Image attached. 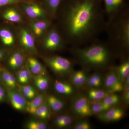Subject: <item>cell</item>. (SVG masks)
<instances>
[{
  "instance_id": "6da1fadb",
  "label": "cell",
  "mask_w": 129,
  "mask_h": 129,
  "mask_svg": "<svg viewBox=\"0 0 129 129\" xmlns=\"http://www.w3.org/2000/svg\"><path fill=\"white\" fill-rule=\"evenodd\" d=\"M56 18V25L72 47L98 39L107 22L102 0H63Z\"/></svg>"
},
{
  "instance_id": "7a4b0ae2",
  "label": "cell",
  "mask_w": 129,
  "mask_h": 129,
  "mask_svg": "<svg viewBox=\"0 0 129 129\" xmlns=\"http://www.w3.org/2000/svg\"><path fill=\"white\" fill-rule=\"evenodd\" d=\"M84 47H72L71 52L75 59L86 67L101 68L111 62L114 51L107 41L98 39Z\"/></svg>"
},
{
  "instance_id": "3957f363",
  "label": "cell",
  "mask_w": 129,
  "mask_h": 129,
  "mask_svg": "<svg viewBox=\"0 0 129 129\" xmlns=\"http://www.w3.org/2000/svg\"><path fill=\"white\" fill-rule=\"evenodd\" d=\"M104 32L107 41L114 51L128 52L129 48V6L114 16L107 20Z\"/></svg>"
},
{
  "instance_id": "277c9868",
  "label": "cell",
  "mask_w": 129,
  "mask_h": 129,
  "mask_svg": "<svg viewBox=\"0 0 129 129\" xmlns=\"http://www.w3.org/2000/svg\"><path fill=\"white\" fill-rule=\"evenodd\" d=\"M42 39V47L48 51L54 52L62 50L67 44L56 24H52Z\"/></svg>"
},
{
  "instance_id": "5b68a950",
  "label": "cell",
  "mask_w": 129,
  "mask_h": 129,
  "mask_svg": "<svg viewBox=\"0 0 129 129\" xmlns=\"http://www.w3.org/2000/svg\"><path fill=\"white\" fill-rule=\"evenodd\" d=\"M22 12L31 20H50L52 21L40 2L24 0L18 4Z\"/></svg>"
},
{
  "instance_id": "8992f818",
  "label": "cell",
  "mask_w": 129,
  "mask_h": 129,
  "mask_svg": "<svg viewBox=\"0 0 129 129\" xmlns=\"http://www.w3.org/2000/svg\"><path fill=\"white\" fill-rule=\"evenodd\" d=\"M48 67L53 72L60 74H65L72 72L73 63L68 58L58 55H52L44 58Z\"/></svg>"
},
{
  "instance_id": "52a82bcc",
  "label": "cell",
  "mask_w": 129,
  "mask_h": 129,
  "mask_svg": "<svg viewBox=\"0 0 129 129\" xmlns=\"http://www.w3.org/2000/svg\"><path fill=\"white\" fill-rule=\"evenodd\" d=\"M18 41L21 47L26 52L37 53L35 37L28 28L22 27L19 29Z\"/></svg>"
},
{
  "instance_id": "ba28073f",
  "label": "cell",
  "mask_w": 129,
  "mask_h": 129,
  "mask_svg": "<svg viewBox=\"0 0 129 129\" xmlns=\"http://www.w3.org/2000/svg\"><path fill=\"white\" fill-rule=\"evenodd\" d=\"M102 1L107 20L111 19L129 6L127 0Z\"/></svg>"
},
{
  "instance_id": "9c48e42d",
  "label": "cell",
  "mask_w": 129,
  "mask_h": 129,
  "mask_svg": "<svg viewBox=\"0 0 129 129\" xmlns=\"http://www.w3.org/2000/svg\"><path fill=\"white\" fill-rule=\"evenodd\" d=\"M52 24L50 20H31L29 23V29L35 38L42 39Z\"/></svg>"
},
{
  "instance_id": "30bf717a",
  "label": "cell",
  "mask_w": 129,
  "mask_h": 129,
  "mask_svg": "<svg viewBox=\"0 0 129 129\" xmlns=\"http://www.w3.org/2000/svg\"><path fill=\"white\" fill-rule=\"evenodd\" d=\"M72 109L74 113L79 116H90L92 114L90 103L85 96H81L75 99L73 103Z\"/></svg>"
},
{
  "instance_id": "8fae6325",
  "label": "cell",
  "mask_w": 129,
  "mask_h": 129,
  "mask_svg": "<svg viewBox=\"0 0 129 129\" xmlns=\"http://www.w3.org/2000/svg\"><path fill=\"white\" fill-rule=\"evenodd\" d=\"M3 11L2 16L5 20L14 23H21L23 21V17L18 5L14 4L6 6Z\"/></svg>"
},
{
  "instance_id": "7c38bea8",
  "label": "cell",
  "mask_w": 129,
  "mask_h": 129,
  "mask_svg": "<svg viewBox=\"0 0 129 129\" xmlns=\"http://www.w3.org/2000/svg\"><path fill=\"white\" fill-rule=\"evenodd\" d=\"M26 62L25 56L21 50H16L8 57L7 61L8 66L13 71L18 70L24 66Z\"/></svg>"
},
{
  "instance_id": "4fadbf2b",
  "label": "cell",
  "mask_w": 129,
  "mask_h": 129,
  "mask_svg": "<svg viewBox=\"0 0 129 129\" xmlns=\"http://www.w3.org/2000/svg\"><path fill=\"white\" fill-rule=\"evenodd\" d=\"M8 94L13 107L18 111H24L27 107V100L19 92L8 89Z\"/></svg>"
},
{
  "instance_id": "5bb4252c",
  "label": "cell",
  "mask_w": 129,
  "mask_h": 129,
  "mask_svg": "<svg viewBox=\"0 0 129 129\" xmlns=\"http://www.w3.org/2000/svg\"><path fill=\"white\" fill-rule=\"evenodd\" d=\"M110 72L106 77L105 85L106 88L112 92H118L122 91L123 86L120 81L119 77L114 70Z\"/></svg>"
},
{
  "instance_id": "9a60e30c",
  "label": "cell",
  "mask_w": 129,
  "mask_h": 129,
  "mask_svg": "<svg viewBox=\"0 0 129 129\" xmlns=\"http://www.w3.org/2000/svg\"><path fill=\"white\" fill-rule=\"evenodd\" d=\"M63 0H41V4L53 21L56 19L57 12Z\"/></svg>"
},
{
  "instance_id": "2e32d148",
  "label": "cell",
  "mask_w": 129,
  "mask_h": 129,
  "mask_svg": "<svg viewBox=\"0 0 129 129\" xmlns=\"http://www.w3.org/2000/svg\"><path fill=\"white\" fill-rule=\"evenodd\" d=\"M124 115V112L118 108H110L99 115L100 119L106 122L117 121L121 119Z\"/></svg>"
},
{
  "instance_id": "e0dca14e",
  "label": "cell",
  "mask_w": 129,
  "mask_h": 129,
  "mask_svg": "<svg viewBox=\"0 0 129 129\" xmlns=\"http://www.w3.org/2000/svg\"><path fill=\"white\" fill-rule=\"evenodd\" d=\"M27 66L32 74L34 75H39L46 73L44 66L36 58L32 57H30L27 59Z\"/></svg>"
},
{
  "instance_id": "ac0fdd59",
  "label": "cell",
  "mask_w": 129,
  "mask_h": 129,
  "mask_svg": "<svg viewBox=\"0 0 129 129\" xmlns=\"http://www.w3.org/2000/svg\"><path fill=\"white\" fill-rule=\"evenodd\" d=\"M0 78L8 89L15 90L17 87V81L16 78L7 70H2Z\"/></svg>"
},
{
  "instance_id": "d6986e66",
  "label": "cell",
  "mask_w": 129,
  "mask_h": 129,
  "mask_svg": "<svg viewBox=\"0 0 129 129\" xmlns=\"http://www.w3.org/2000/svg\"><path fill=\"white\" fill-rule=\"evenodd\" d=\"M0 39L4 45L8 47L13 46L16 42L13 32L9 29L6 28L0 29Z\"/></svg>"
},
{
  "instance_id": "ffe728a7",
  "label": "cell",
  "mask_w": 129,
  "mask_h": 129,
  "mask_svg": "<svg viewBox=\"0 0 129 129\" xmlns=\"http://www.w3.org/2000/svg\"><path fill=\"white\" fill-rule=\"evenodd\" d=\"M45 96L43 94L36 95L27 103L25 111L30 114H34L35 112L40 106L45 102Z\"/></svg>"
},
{
  "instance_id": "44dd1931",
  "label": "cell",
  "mask_w": 129,
  "mask_h": 129,
  "mask_svg": "<svg viewBox=\"0 0 129 129\" xmlns=\"http://www.w3.org/2000/svg\"><path fill=\"white\" fill-rule=\"evenodd\" d=\"M54 88L57 92L61 94L69 95L74 93V89L71 85L59 81L55 82Z\"/></svg>"
},
{
  "instance_id": "7402d4cb",
  "label": "cell",
  "mask_w": 129,
  "mask_h": 129,
  "mask_svg": "<svg viewBox=\"0 0 129 129\" xmlns=\"http://www.w3.org/2000/svg\"><path fill=\"white\" fill-rule=\"evenodd\" d=\"M85 73L84 70H78L74 72L71 78V81L74 85L80 87L86 83L88 79Z\"/></svg>"
},
{
  "instance_id": "603a6c76",
  "label": "cell",
  "mask_w": 129,
  "mask_h": 129,
  "mask_svg": "<svg viewBox=\"0 0 129 129\" xmlns=\"http://www.w3.org/2000/svg\"><path fill=\"white\" fill-rule=\"evenodd\" d=\"M31 78L32 74L26 65L19 70L17 74L16 79L19 83L25 84L30 81Z\"/></svg>"
},
{
  "instance_id": "cb8c5ba5",
  "label": "cell",
  "mask_w": 129,
  "mask_h": 129,
  "mask_svg": "<svg viewBox=\"0 0 129 129\" xmlns=\"http://www.w3.org/2000/svg\"><path fill=\"white\" fill-rule=\"evenodd\" d=\"M35 85L40 90L44 91L47 89L49 86V79L45 74L35 75L33 77Z\"/></svg>"
},
{
  "instance_id": "d4e9b609",
  "label": "cell",
  "mask_w": 129,
  "mask_h": 129,
  "mask_svg": "<svg viewBox=\"0 0 129 129\" xmlns=\"http://www.w3.org/2000/svg\"><path fill=\"white\" fill-rule=\"evenodd\" d=\"M46 102L50 108L54 112H59L64 108V104L63 102L55 96H48Z\"/></svg>"
},
{
  "instance_id": "484cf974",
  "label": "cell",
  "mask_w": 129,
  "mask_h": 129,
  "mask_svg": "<svg viewBox=\"0 0 129 129\" xmlns=\"http://www.w3.org/2000/svg\"><path fill=\"white\" fill-rule=\"evenodd\" d=\"M34 115L42 119H48L50 117V108L46 101H45L41 106L37 109Z\"/></svg>"
},
{
  "instance_id": "4316f807",
  "label": "cell",
  "mask_w": 129,
  "mask_h": 129,
  "mask_svg": "<svg viewBox=\"0 0 129 129\" xmlns=\"http://www.w3.org/2000/svg\"><path fill=\"white\" fill-rule=\"evenodd\" d=\"M19 92L26 99L30 100L36 96V91L33 86L23 85L19 87Z\"/></svg>"
},
{
  "instance_id": "83f0119b",
  "label": "cell",
  "mask_w": 129,
  "mask_h": 129,
  "mask_svg": "<svg viewBox=\"0 0 129 129\" xmlns=\"http://www.w3.org/2000/svg\"><path fill=\"white\" fill-rule=\"evenodd\" d=\"M108 95L107 92L102 90L92 89L88 91V96L91 100L94 101H98L104 99Z\"/></svg>"
},
{
  "instance_id": "f1b7e54d",
  "label": "cell",
  "mask_w": 129,
  "mask_h": 129,
  "mask_svg": "<svg viewBox=\"0 0 129 129\" xmlns=\"http://www.w3.org/2000/svg\"><path fill=\"white\" fill-rule=\"evenodd\" d=\"M92 114H100L107 111L112 107L104 104L102 102H96L91 104Z\"/></svg>"
},
{
  "instance_id": "f546056e",
  "label": "cell",
  "mask_w": 129,
  "mask_h": 129,
  "mask_svg": "<svg viewBox=\"0 0 129 129\" xmlns=\"http://www.w3.org/2000/svg\"><path fill=\"white\" fill-rule=\"evenodd\" d=\"M86 82L90 87L99 88L102 84L101 76L98 73L93 74L87 79Z\"/></svg>"
},
{
  "instance_id": "4dcf8cb0",
  "label": "cell",
  "mask_w": 129,
  "mask_h": 129,
  "mask_svg": "<svg viewBox=\"0 0 129 129\" xmlns=\"http://www.w3.org/2000/svg\"><path fill=\"white\" fill-rule=\"evenodd\" d=\"M118 72L121 79H124L129 75V61L125 58L118 68Z\"/></svg>"
},
{
  "instance_id": "1f68e13d",
  "label": "cell",
  "mask_w": 129,
  "mask_h": 129,
  "mask_svg": "<svg viewBox=\"0 0 129 129\" xmlns=\"http://www.w3.org/2000/svg\"><path fill=\"white\" fill-rule=\"evenodd\" d=\"M25 127L29 129H46L47 128V125L44 122L34 120L27 122Z\"/></svg>"
},
{
  "instance_id": "d6a6232c",
  "label": "cell",
  "mask_w": 129,
  "mask_h": 129,
  "mask_svg": "<svg viewBox=\"0 0 129 129\" xmlns=\"http://www.w3.org/2000/svg\"><path fill=\"white\" fill-rule=\"evenodd\" d=\"M120 100V97L118 95L114 94L108 95L103 99L102 102L106 105L112 107L113 105L118 103Z\"/></svg>"
},
{
  "instance_id": "836d02e7",
  "label": "cell",
  "mask_w": 129,
  "mask_h": 129,
  "mask_svg": "<svg viewBox=\"0 0 129 129\" xmlns=\"http://www.w3.org/2000/svg\"><path fill=\"white\" fill-rule=\"evenodd\" d=\"M90 125L87 121L82 120L76 123L74 125V128L75 129H90L91 128Z\"/></svg>"
},
{
  "instance_id": "e575fe53",
  "label": "cell",
  "mask_w": 129,
  "mask_h": 129,
  "mask_svg": "<svg viewBox=\"0 0 129 129\" xmlns=\"http://www.w3.org/2000/svg\"><path fill=\"white\" fill-rule=\"evenodd\" d=\"M24 0H0V7L18 4Z\"/></svg>"
},
{
  "instance_id": "d590c367",
  "label": "cell",
  "mask_w": 129,
  "mask_h": 129,
  "mask_svg": "<svg viewBox=\"0 0 129 129\" xmlns=\"http://www.w3.org/2000/svg\"><path fill=\"white\" fill-rule=\"evenodd\" d=\"M72 118L69 116L65 115V117L63 120L58 127L59 128H64L68 127L72 124Z\"/></svg>"
},
{
  "instance_id": "8d00e7d4",
  "label": "cell",
  "mask_w": 129,
  "mask_h": 129,
  "mask_svg": "<svg viewBox=\"0 0 129 129\" xmlns=\"http://www.w3.org/2000/svg\"><path fill=\"white\" fill-rule=\"evenodd\" d=\"M6 91L3 86L0 84V102L3 101L6 99Z\"/></svg>"
},
{
  "instance_id": "74e56055",
  "label": "cell",
  "mask_w": 129,
  "mask_h": 129,
  "mask_svg": "<svg viewBox=\"0 0 129 129\" xmlns=\"http://www.w3.org/2000/svg\"><path fill=\"white\" fill-rule=\"evenodd\" d=\"M129 86L125 87L124 94L123 96L124 100L126 103H128L129 102Z\"/></svg>"
},
{
  "instance_id": "f35d334b",
  "label": "cell",
  "mask_w": 129,
  "mask_h": 129,
  "mask_svg": "<svg viewBox=\"0 0 129 129\" xmlns=\"http://www.w3.org/2000/svg\"><path fill=\"white\" fill-rule=\"evenodd\" d=\"M129 75H128L127 77H126L125 78V87H128L129 86Z\"/></svg>"
},
{
  "instance_id": "ab89813d",
  "label": "cell",
  "mask_w": 129,
  "mask_h": 129,
  "mask_svg": "<svg viewBox=\"0 0 129 129\" xmlns=\"http://www.w3.org/2000/svg\"><path fill=\"white\" fill-rule=\"evenodd\" d=\"M5 56V53L2 51L0 50V61L2 60Z\"/></svg>"
},
{
  "instance_id": "60d3db41",
  "label": "cell",
  "mask_w": 129,
  "mask_h": 129,
  "mask_svg": "<svg viewBox=\"0 0 129 129\" xmlns=\"http://www.w3.org/2000/svg\"><path fill=\"white\" fill-rule=\"evenodd\" d=\"M32 1H37L40 2L41 0H32Z\"/></svg>"
},
{
  "instance_id": "b9f144b4",
  "label": "cell",
  "mask_w": 129,
  "mask_h": 129,
  "mask_svg": "<svg viewBox=\"0 0 129 129\" xmlns=\"http://www.w3.org/2000/svg\"><path fill=\"white\" fill-rule=\"evenodd\" d=\"M2 69H1V68H0V73H1V71Z\"/></svg>"
}]
</instances>
